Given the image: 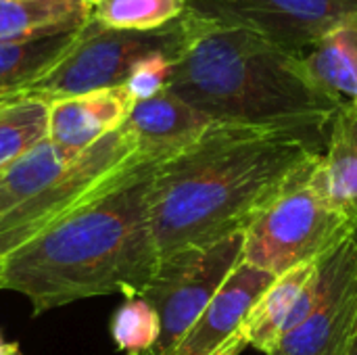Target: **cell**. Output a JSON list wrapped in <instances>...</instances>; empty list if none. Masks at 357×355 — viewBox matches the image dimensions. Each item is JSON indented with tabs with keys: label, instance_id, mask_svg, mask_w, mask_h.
Instances as JSON below:
<instances>
[{
	"label": "cell",
	"instance_id": "17",
	"mask_svg": "<svg viewBox=\"0 0 357 355\" xmlns=\"http://www.w3.org/2000/svg\"><path fill=\"white\" fill-rule=\"evenodd\" d=\"M75 36L77 29L15 44H0V103L25 96L27 90L71 48Z\"/></svg>",
	"mask_w": 357,
	"mask_h": 355
},
{
	"label": "cell",
	"instance_id": "2",
	"mask_svg": "<svg viewBox=\"0 0 357 355\" xmlns=\"http://www.w3.org/2000/svg\"><path fill=\"white\" fill-rule=\"evenodd\" d=\"M157 165H134L8 255L0 291L27 297L33 316L100 295H142L159 268L151 224Z\"/></svg>",
	"mask_w": 357,
	"mask_h": 355
},
{
	"label": "cell",
	"instance_id": "20",
	"mask_svg": "<svg viewBox=\"0 0 357 355\" xmlns=\"http://www.w3.org/2000/svg\"><path fill=\"white\" fill-rule=\"evenodd\" d=\"M109 331L121 354L149 355L159 341L161 324L155 308L142 295H132L115 310Z\"/></svg>",
	"mask_w": 357,
	"mask_h": 355
},
{
	"label": "cell",
	"instance_id": "5",
	"mask_svg": "<svg viewBox=\"0 0 357 355\" xmlns=\"http://www.w3.org/2000/svg\"><path fill=\"white\" fill-rule=\"evenodd\" d=\"M207 27V19L188 6L176 21L153 31L113 29L88 19L77 29L71 48L25 96L52 103L94 90L126 86L134 71L155 56H167L178 63Z\"/></svg>",
	"mask_w": 357,
	"mask_h": 355
},
{
	"label": "cell",
	"instance_id": "7",
	"mask_svg": "<svg viewBox=\"0 0 357 355\" xmlns=\"http://www.w3.org/2000/svg\"><path fill=\"white\" fill-rule=\"evenodd\" d=\"M241 255L243 234H236L209 247L159 259V268L142 293L161 324L159 341L149 355H176Z\"/></svg>",
	"mask_w": 357,
	"mask_h": 355
},
{
	"label": "cell",
	"instance_id": "14",
	"mask_svg": "<svg viewBox=\"0 0 357 355\" xmlns=\"http://www.w3.org/2000/svg\"><path fill=\"white\" fill-rule=\"evenodd\" d=\"M314 178L357 230V103H345L333 117Z\"/></svg>",
	"mask_w": 357,
	"mask_h": 355
},
{
	"label": "cell",
	"instance_id": "10",
	"mask_svg": "<svg viewBox=\"0 0 357 355\" xmlns=\"http://www.w3.org/2000/svg\"><path fill=\"white\" fill-rule=\"evenodd\" d=\"M320 264L322 257L274 278L241 328V335L249 347L270 355L287 333L310 316L322 293Z\"/></svg>",
	"mask_w": 357,
	"mask_h": 355
},
{
	"label": "cell",
	"instance_id": "25",
	"mask_svg": "<svg viewBox=\"0 0 357 355\" xmlns=\"http://www.w3.org/2000/svg\"><path fill=\"white\" fill-rule=\"evenodd\" d=\"M92 4H94V0H92Z\"/></svg>",
	"mask_w": 357,
	"mask_h": 355
},
{
	"label": "cell",
	"instance_id": "21",
	"mask_svg": "<svg viewBox=\"0 0 357 355\" xmlns=\"http://www.w3.org/2000/svg\"><path fill=\"white\" fill-rule=\"evenodd\" d=\"M249 345H247V341H245V337L238 333V335H234L224 347H220L218 352L213 355H241L245 349H247Z\"/></svg>",
	"mask_w": 357,
	"mask_h": 355
},
{
	"label": "cell",
	"instance_id": "1",
	"mask_svg": "<svg viewBox=\"0 0 357 355\" xmlns=\"http://www.w3.org/2000/svg\"><path fill=\"white\" fill-rule=\"evenodd\" d=\"M326 142L295 130L211 123L157 165L151 224L159 259L245 234L322 157Z\"/></svg>",
	"mask_w": 357,
	"mask_h": 355
},
{
	"label": "cell",
	"instance_id": "18",
	"mask_svg": "<svg viewBox=\"0 0 357 355\" xmlns=\"http://www.w3.org/2000/svg\"><path fill=\"white\" fill-rule=\"evenodd\" d=\"M48 136V103L19 96L0 103V172Z\"/></svg>",
	"mask_w": 357,
	"mask_h": 355
},
{
	"label": "cell",
	"instance_id": "6",
	"mask_svg": "<svg viewBox=\"0 0 357 355\" xmlns=\"http://www.w3.org/2000/svg\"><path fill=\"white\" fill-rule=\"evenodd\" d=\"M316 165L251 222L243 234L241 262L280 276L324 257L356 234L351 222L318 186Z\"/></svg>",
	"mask_w": 357,
	"mask_h": 355
},
{
	"label": "cell",
	"instance_id": "3",
	"mask_svg": "<svg viewBox=\"0 0 357 355\" xmlns=\"http://www.w3.org/2000/svg\"><path fill=\"white\" fill-rule=\"evenodd\" d=\"M207 23L172 67L167 90L213 123L282 128L326 142L345 103L310 77L303 54L241 27Z\"/></svg>",
	"mask_w": 357,
	"mask_h": 355
},
{
	"label": "cell",
	"instance_id": "19",
	"mask_svg": "<svg viewBox=\"0 0 357 355\" xmlns=\"http://www.w3.org/2000/svg\"><path fill=\"white\" fill-rule=\"evenodd\" d=\"M188 0H94L92 17L113 29L153 31L176 21Z\"/></svg>",
	"mask_w": 357,
	"mask_h": 355
},
{
	"label": "cell",
	"instance_id": "9",
	"mask_svg": "<svg viewBox=\"0 0 357 355\" xmlns=\"http://www.w3.org/2000/svg\"><path fill=\"white\" fill-rule=\"evenodd\" d=\"M320 272V301L270 355H349L357 339V232L322 257Z\"/></svg>",
	"mask_w": 357,
	"mask_h": 355
},
{
	"label": "cell",
	"instance_id": "23",
	"mask_svg": "<svg viewBox=\"0 0 357 355\" xmlns=\"http://www.w3.org/2000/svg\"><path fill=\"white\" fill-rule=\"evenodd\" d=\"M349 355H357V339L356 343H354V347H351V352H349Z\"/></svg>",
	"mask_w": 357,
	"mask_h": 355
},
{
	"label": "cell",
	"instance_id": "12",
	"mask_svg": "<svg viewBox=\"0 0 357 355\" xmlns=\"http://www.w3.org/2000/svg\"><path fill=\"white\" fill-rule=\"evenodd\" d=\"M276 276L238 262L215 291L176 355H213L241 333L249 312Z\"/></svg>",
	"mask_w": 357,
	"mask_h": 355
},
{
	"label": "cell",
	"instance_id": "13",
	"mask_svg": "<svg viewBox=\"0 0 357 355\" xmlns=\"http://www.w3.org/2000/svg\"><path fill=\"white\" fill-rule=\"evenodd\" d=\"M136 98L128 86L94 90L48 103V140L82 153L107 134L119 130Z\"/></svg>",
	"mask_w": 357,
	"mask_h": 355
},
{
	"label": "cell",
	"instance_id": "24",
	"mask_svg": "<svg viewBox=\"0 0 357 355\" xmlns=\"http://www.w3.org/2000/svg\"><path fill=\"white\" fill-rule=\"evenodd\" d=\"M4 345H6V343H4V341H2V335H0V349H2V347H4Z\"/></svg>",
	"mask_w": 357,
	"mask_h": 355
},
{
	"label": "cell",
	"instance_id": "4",
	"mask_svg": "<svg viewBox=\"0 0 357 355\" xmlns=\"http://www.w3.org/2000/svg\"><path fill=\"white\" fill-rule=\"evenodd\" d=\"M138 163L134 142L121 126L82 153L44 138L6 165L0 172V266Z\"/></svg>",
	"mask_w": 357,
	"mask_h": 355
},
{
	"label": "cell",
	"instance_id": "8",
	"mask_svg": "<svg viewBox=\"0 0 357 355\" xmlns=\"http://www.w3.org/2000/svg\"><path fill=\"white\" fill-rule=\"evenodd\" d=\"M186 6L215 25L253 31L301 54L357 19V0H188Z\"/></svg>",
	"mask_w": 357,
	"mask_h": 355
},
{
	"label": "cell",
	"instance_id": "15",
	"mask_svg": "<svg viewBox=\"0 0 357 355\" xmlns=\"http://www.w3.org/2000/svg\"><path fill=\"white\" fill-rule=\"evenodd\" d=\"M92 0H0V44H15L79 29Z\"/></svg>",
	"mask_w": 357,
	"mask_h": 355
},
{
	"label": "cell",
	"instance_id": "16",
	"mask_svg": "<svg viewBox=\"0 0 357 355\" xmlns=\"http://www.w3.org/2000/svg\"><path fill=\"white\" fill-rule=\"evenodd\" d=\"M310 77L343 103H357V19L347 21L303 52Z\"/></svg>",
	"mask_w": 357,
	"mask_h": 355
},
{
	"label": "cell",
	"instance_id": "22",
	"mask_svg": "<svg viewBox=\"0 0 357 355\" xmlns=\"http://www.w3.org/2000/svg\"><path fill=\"white\" fill-rule=\"evenodd\" d=\"M0 355H23V354H21V349H19V345H17V343H6V345L0 349Z\"/></svg>",
	"mask_w": 357,
	"mask_h": 355
},
{
	"label": "cell",
	"instance_id": "11",
	"mask_svg": "<svg viewBox=\"0 0 357 355\" xmlns=\"http://www.w3.org/2000/svg\"><path fill=\"white\" fill-rule=\"evenodd\" d=\"M213 121L167 88L136 100L123 121L140 163H163L195 144Z\"/></svg>",
	"mask_w": 357,
	"mask_h": 355
}]
</instances>
